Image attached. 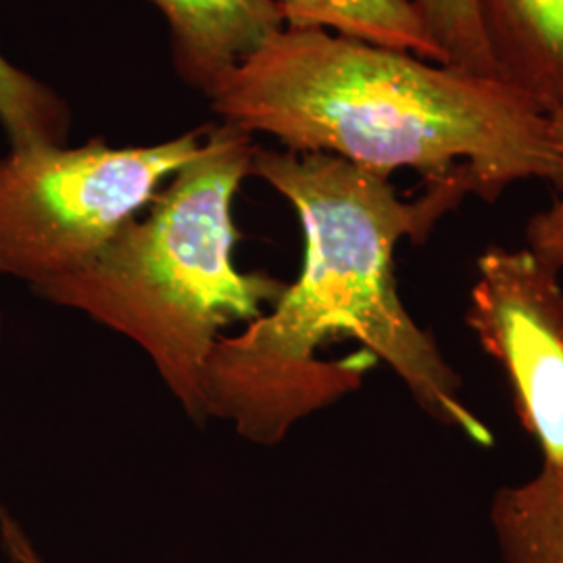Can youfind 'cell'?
Segmentation results:
<instances>
[{
  "mask_svg": "<svg viewBox=\"0 0 563 563\" xmlns=\"http://www.w3.org/2000/svg\"><path fill=\"white\" fill-rule=\"evenodd\" d=\"M251 176L295 207L301 274L242 334L216 342L202 378L207 420L274 446L305 418L360 390L383 362L430 418L493 446L490 428L467 407L434 336L405 309L395 278L397 244L426 241L474 195L472 180L460 174L428 181L422 197L405 201L386 176L355 163L262 146Z\"/></svg>",
  "mask_w": 563,
  "mask_h": 563,
  "instance_id": "1",
  "label": "cell"
},
{
  "mask_svg": "<svg viewBox=\"0 0 563 563\" xmlns=\"http://www.w3.org/2000/svg\"><path fill=\"white\" fill-rule=\"evenodd\" d=\"M209 99L225 123L292 153L334 155L386 178L465 174L484 201L558 174L549 115L511 86L320 27H284Z\"/></svg>",
  "mask_w": 563,
  "mask_h": 563,
  "instance_id": "2",
  "label": "cell"
},
{
  "mask_svg": "<svg viewBox=\"0 0 563 563\" xmlns=\"http://www.w3.org/2000/svg\"><path fill=\"white\" fill-rule=\"evenodd\" d=\"M253 153L249 132L211 125L201 153L167 180L142 220L38 292L134 342L195 423L207 422L205 365L223 330L262 318L286 290V282L244 274L232 260V202Z\"/></svg>",
  "mask_w": 563,
  "mask_h": 563,
  "instance_id": "3",
  "label": "cell"
},
{
  "mask_svg": "<svg viewBox=\"0 0 563 563\" xmlns=\"http://www.w3.org/2000/svg\"><path fill=\"white\" fill-rule=\"evenodd\" d=\"M209 128L155 146L11 148L0 159V274L41 292L81 269L201 153Z\"/></svg>",
  "mask_w": 563,
  "mask_h": 563,
  "instance_id": "4",
  "label": "cell"
},
{
  "mask_svg": "<svg viewBox=\"0 0 563 563\" xmlns=\"http://www.w3.org/2000/svg\"><path fill=\"white\" fill-rule=\"evenodd\" d=\"M560 269L526 249H486L465 323L501 365L514 409L543 465L563 467V286Z\"/></svg>",
  "mask_w": 563,
  "mask_h": 563,
  "instance_id": "5",
  "label": "cell"
},
{
  "mask_svg": "<svg viewBox=\"0 0 563 563\" xmlns=\"http://www.w3.org/2000/svg\"><path fill=\"white\" fill-rule=\"evenodd\" d=\"M172 32L181 80L207 97L239 63L284 30L278 0H153Z\"/></svg>",
  "mask_w": 563,
  "mask_h": 563,
  "instance_id": "6",
  "label": "cell"
},
{
  "mask_svg": "<svg viewBox=\"0 0 563 563\" xmlns=\"http://www.w3.org/2000/svg\"><path fill=\"white\" fill-rule=\"evenodd\" d=\"M497 78L553 115L563 109V0H474Z\"/></svg>",
  "mask_w": 563,
  "mask_h": 563,
  "instance_id": "7",
  "label": "cell"
},
{
  "mask_svg": "<svg viewBox=\"0 0 563 563\" xmlns=\"http://www.w3.org/2000/svg\"><path fill=\"white\" fill-rule=\"evenodd\" d=\"M278 4L288 27L334 30L341 36L446 65L443 48L413 0H278Z\"/></svg>",
  "mask_w": 563,
  "mask_h": 563,
  "instance_id": "8",
  "label": "cell"
},
{
  "mask_svg": "<svg viewBox=\"0 0 563 563\" xmlns=\"http://www.w3.org/2000/svg\"><path fill=\"white\" fill-rule=\"evenodd\" d=\"M488 522L505 563H563V467L499 488Z\"/></svg>",
  "mask_w": 563,
  "mask_h": 563,
  "instance_id": "9",
  "label": "cell"
},
{
  "mask_svg": "<svg viewBox=\"0 0 563 563\" xmlns=\"http://www.w3.org/2000/svg\"><path fill=\"white\" fill-rule=\"evenodd\" d=\"M0 123L13 151L65 146L69 111L46 84L0 55Z\"/></svg>",
  "mask_w": 563,
  "mask_h": 563,
  "instance_id": "10",
  "label": "cell"
},
{
  "mask_svg": "<svg viewBox=\"0 0 563 563\" xmlns=\"http://www.w3.org/2000/svg\"><path fill=\"white\" fill-rule=\"evenodd\" d=\"M413 4L443 48L446 65L497 78L474 0H413Z\"/></svg>",
  "mask_w": 563,
  "mask_h": 563,
  "instance_id": "11",
  "label": "cell"
},
{
  "mask_svg": "<svg viewBox=\"0 0 563 563\" xmlns=\"http://www.w3.org/2000/svg\"><path fill=\"white\" fill-rule=\"evenodd\" d=\"M549 130L558 165L553 181L560 186V195L551 202V207L530 218L526 239L530 251H534L543 262L563 272V109L549 115Z\"/></svg>",
  "mask_w": 563,
  "mask_h": 563,
  "instance_id": "12",
  "label": "cell"
},
{
  "mask_svg": "<svg viewBox=\"0 0 563 563\" xmlns=\"http://www.w3.org/2000/svg\"><path fill=\"white\" fill-rule=\"evenodd\" d=\"M0 543L13 563H46L15 518L0 507Z\"/></svg>",
  "mask_w": 563,
  "mask_h": 563,
  "instance_id": "13",
  "label": "cell"
},
{
  "mask_svg": "<svg viewBox=\"0 0 563 563\" xmlns=\"http://www.w3.org/2000/svg\"><path fill=\"white\" fill-rule=\"evenodd\" d=\"M0 322H2V318H0Z\"/></svg>",
  "mask_w": 563,
  "mask_h": 563,
  "instance_id": "14",
  "label": "cell"
}]
</instances>
